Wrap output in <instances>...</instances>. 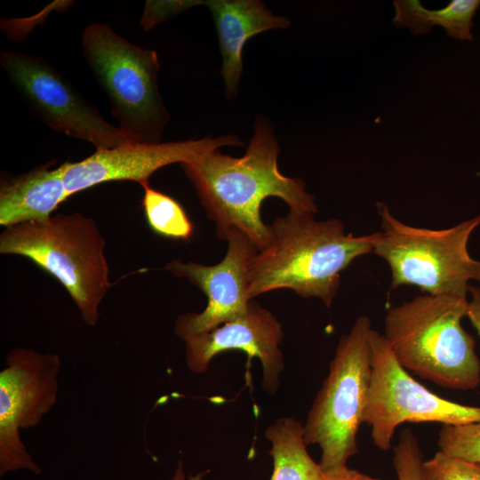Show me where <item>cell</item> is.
Returning <instances> with one entry per match:
<instances>
[{
	"label": "cell",
	"mask_w": 480,
	"mask_h": 480,
	"mask_svg": "<svg viewBox=\"0 0 480 480\" xmlns=\"http://www.w3.org/2000/svg\"><path fill=\"white\" fill-rule=\"evenodd\" d=\"M423 453L414 433L404 429L394 447L393 465L397 480H421Z\"/></svg>",
	"instance_id": "cell-20"
},
{
	"label": "cell",
	"mask_w": 480,
	"mask_h": 480,
	"mask_svg": "<svg viewBox=\"0 0 480 480\" xmlns=\"http://www.w3.org/2000/svg\"><path fill=\"white\" fill-rule=\"evenodd\" d=\"M479 6L480 0H452L439 10L440 26L452 38L471 41L472 18Z\"/></svg>",
	"instance_id": "cell-21"
},
{
	"label": "cell",
	"mask_w": 480,
	"mask_h": 480,
	"mask_svg": "<svg viewBox=\"0 0 480 480\" xmlns=\"http://www.w3.org/2000/svg\"><path fill=\"white\" fill-rule=\"evenodd\" d=\"M0 65L28 108L52 130L96 149L133 144L42 56L2 51Z\"/></svg>",
	"instance_id": "cell-9"
},
{
	"label": "cell",
	"mask_w": 480,
	"mask_h": 480,
	"mask_svg": "<svg viewBox=\"0 0 480 480\" xmlns=\"http://www.w3.org/2000/svg\"><path fill=\"white\" fill-rule=\"evenodd\" d=\"M142 207L149 228L156 234L176 240L188 241L194 226L182 205L163 192L142 185Z\"/></svg>",
	"instance_id": "cell-17"
},
{
	"label": "cell",
	"mask_w": 480,
	"mask_h": 480,
	"mask_svg": "<svg viewBox=\"0 0 480 480\" xmlns=\"http://www.w3.org/2000/svg\"><path fill=\"white\" fill-rule=\"evenodd\" d=\"M284 337L276 317L258 302L250 300L246 313L209 332L188 336L185 342L186 362L196 373L207 371L210 362L218 354L228 350H242L258 357L263 368V387L275 393L284 368L279 344Z\"/></svg>",
	"instance_id": "cell-13"
},
{
	"label": "cell",
	"mask_w": 480,
	"mask_h": 480,
	"mask_svg": "<svg viewBox=\"0 0 480 480\" xmlns=\"http://www.w3.org/2000/svg\"><path fill=\"white\" fill-rule=\"evenodd\" d=\"M471 300L468 301V315L469 321L480 336V288L469 285Z\"/></svg>",
	"instance_id": "cell-22"
},
{
	"label": "cell",
	"mask_w": 480,
	"mask_h": 480,
	"mask_svg": "<svg viewBox=\"0 0 480 480\" xmlns=\"http://www.w3.org/2000/svg\"><path fill=\"white\" fill-rule=\"evenodd\" d=\"M82 46L120 131L133 144L160 143L170 116L157 85L156 51L130 43L102 23L85 27Z\"/></svg>",
	"instance_id": "cell-5"
},
{
	"label": "cell",
	"mask_w": 480,
	"mask_h": 480,
	"mask_svg": "<svg viewBox=\"0 0 480 480\" xmlns=\"http://www.w3.org/2000/svg\"><path fill=\"white\" fill-rule=\"evenodd\" d=\"M191 5L207 6L217 28L222 56L221 74L228 99L238 92L243 75V49L246 42L257 34L270 29L286 28L288 18L274 15L260 0L184 1Z\"/></svg>",
	"instance_id": "cell-14"
},
{
	"label": "cell",
	"mask_w": 480,
	"mask_h": 480,
	"mask_svg": "<svg viewBox=\"0 0 480 480\" xmlns=\"http://www.w3.org/2000/svg\"><path fill=\"white\" fill-rule=\"evenodd\" d=\"M439 451L469 461L480 462V420L462 425H443L438 433Z\"/></svg>",
	"instance_id": "cell-18"
},
{
	"label": "cell",
	"mask_w": 480,
	"mask_h": 480,
	"mask_svg": "<svg viewBox=\"0 0 480 480\" xmlns=\"http://www.w3.org/2000/svg\"><path fill=\"white\" fill-rule=\"evenodd\" d=\"M468 307L463 296H417L388 310L383 336L405 370L446 388L475 389L480 361L461 324Z\"/></svg>",
	"instance_id": "cell-3"
},
{
	"label": "cell",
	"mask_w": 480,
	"mask_h": 480,
	"mask_svg": "<svg viewBox=\"0 0 480 480\" xmlns=\"http://www.w3.org/2000/svg\"><path fill=\"white\" fill-rule=\"evenodd\" d=\"M324 474L323 480H381L361 473L358 470L349 468L348 467Z\"/></svg>",
	"instance_id": "cell-23"
},
{
	"label": "cell",
	"mask_w": 480,
	"mask_h": 480,
	"mask_svg": "<svg viewBox=\"0 0 480 480\" xmlns=\"http://www.w3.org/2000/svg\"><path fill=\"white\" fill-rule=\"evenodd\" d=\"M280 152L272 125L258 116L254 132L242 157L212 151L201 158L182 163L208 218L215 223L217 236L226 240L232 228L245 234L261 250L269 242V225L263 222L264 199L278 197L292 211L316 214L315 196L300 178L283 175L277 166Z\"/></svg>",
	"instance_id": "cell-1"
},
{
	"label": "cell",
	"mask_w": 480,
	"mask_h": 480,
	"mask_svg": "<svg viewBox=\"0 0 480 480\" xmlns=\"http://www.w3.org/2000/svg\"><path fill=\"white\" fill-rule=\"evenodd\" d=\"M202 478H203L202 475H198V476H190L189 480H202ZM170 480H185V475H184V472H183L182 463L181 462L179 463V466H178V468L176 469L175 475Z\"/></svg>",
	"instance_id": "cell-24"
},
{
	"label": "cell",
	"mask_w": 480,
	"mask_h": 480,
	"mask_svg": "<svg viewBox=\"0 0 480 480\" xmlns=\"http://www.w3.org/2000/svg\"><path fill=\"white\" fill-rule=\"evenodd\" d=\"M338 219L316 220L315 214L289 210L269 225L268 244L248 269V299L278 289L303 298H318L331 307L340 274L356 258L373 252L377 232L345 233Z\"/></svg>",
	"instance_id": "cell-2"
},
{
	"label": "cell",
	"mask_w": 480,
	"mask_h": 480,
	"mask_svg": "<svg viewBox=\"0 0 480 480\" xmlns=\"http://www.w3.org/2000/svg\"><path fill=\"white\" fill-rule=\"evenodd\" d=\"M303 433V426L293 418H280L267 428L274 464L270 480L324 479L320 464L307 451Z\"/></svg>",
	"instance_id": "cell-16"
},
{
	"label": "cell",
	"mask_w": 480,
	"mask_h": 480,
	"mask_svg": "<svg viewBox=\"0 0 480 480\" xmlns=\"http://www.w3.org/2000/svg\"><path fill=\"white\" fill-rule=\"evenodd\" d=\"M371 330L370 318L360 316L349 332L340 337L303 426L306 444L321 448L319 464L324 473L348 467V459L358 452L356 436L371 378Z\"/></svg>",
	"instance_id": "cell-7"
},
{
	"label": "cell",
	"mask_w": 480,
	"mask_h": 480,
	"mask_svg": "<svg viewBox=\"0 0 480 480\" xmlns=\"http://www.w3.org/2000/svg\"><path fill=\"white\" fill-rule=\"evenodd\" d=\"M234 134L204 137L156 144H126L96 149L78 162H64L60 166L69 196L100 183L133 180L141 186L158 169L174 163L196 161L223 146H243Z\"/></svg>",
	"instance_id": "cell-12"
},
{
	"label": "cell",
	"mask_w": 480,
	"mask_h": 480,
	"mask_svg": "<svg viewBox=\"0 0 480 480\" xmlns=\"http://www.w3.org/2000/svg\"><path fill=\"white\" fill-rule=\"evenodd\" d=\"M104 248L96 222L79 212L15 224L0 235V252L26 257L55 277L91 326L97 324L111 287Z\"/></svg>",
	"instance_id": "cell-4"
},
{
	"label": "cell",
	"mask_w": 480,
	"mask_h": 480,
	"mask_svg": "<svg viewBox=\"0 0 480 480\" xmlns=\"http://www.w3.org/2000/svg\"><path fill=\"white\" fill-rule=\"evenodd\" d=\"M380 228L373 252L391 270V289L414 285L429 295L467 297L469 282L480 283V261L468 251L480 213L444 229L416 228L395 218L385 203L377 202Z\"/></svg>",
	"instance_id": "cell-6"
},
{
	"label": "cell",
	"mask_w": 480,
	"mask_h": 480,
	"mask_svg": "<svg viewBox=\"0 0 480 480\" xmlns=\"http://www.w3.org/2000/svg\"><path fill=\"white\" fill-rule=\"evenodd\" d=\"M53 163L37 166L18 176L2 175L0 224L4 228L50 218L69 197L60 166Z\"/></svg>",
	"instance_id": "cell-15"
},
{
	"label": "cell",
	"mask_w": 480,
	"mask_h": 480,
	"mask_svg": "<svg viewBox=\"0 0 480 480\" xmlns=\"http://www.w3.org/2000/svg\"><path fill=\"white\" fill-rule=\"evenodd\" d=\"M368 343L371 378L363 423L371 427L378 449L392 447L395 431L404 422L462 425L480 420V406L443 398L414 380L396 360L383 334L372 329Z\"/></svg>",
	"instance_id": "cell-8"
},
{
	"label": "cell",
	"mask_w": 480,
	"mask_h": 480,
	"mask_svg": "<svg viewBox=\"0 0 480 480\" xmlns=\"http://www.w3.org/2000/svg\"><path fill=\"white\" fill-rule=\"evenodd\" d=\"M226 240L228 251L218 264L172 260L165 265L173 276L188 279L207 297V306L202 312L187 313L176 319L174 332L182 340L213 330L247 311L248 269L259 248L236 228H231Z\"/></svg>",
	"instance_id": "cell-11"
},
{
	"label": "cell",
	"mask_w": 480,
	"mask_h": 480,
	"mask_svg": "<svg viewBox=\"0 0 480 480\" xmlns=\"http://www.w3.org/2000/svg\"><path fill=\"white\" fill-rule=\"evenodd\" d=\"M60 366L57 354L23 347L7 353L0 372L1 476L17 470L41 473L20 433L37 426L55 405Z\"/></svg>",
	"instance_id": "cell-10"
},
{
	"label": "cell",
	"mask_w": 480,
	"mask_h": 480,
	"mask_svg": "<svg viewBox=\"0 0 480 480\" xmlns=\"http://www.w3.org/2000/svg\"><path fill=\"white\" fill-rule=\"evenodd\" d=\"M421 480H480V462L438 451L432 458L422 462Z\"/></svg>",
	"instance_id": "cell-19"
}]
</instances>
